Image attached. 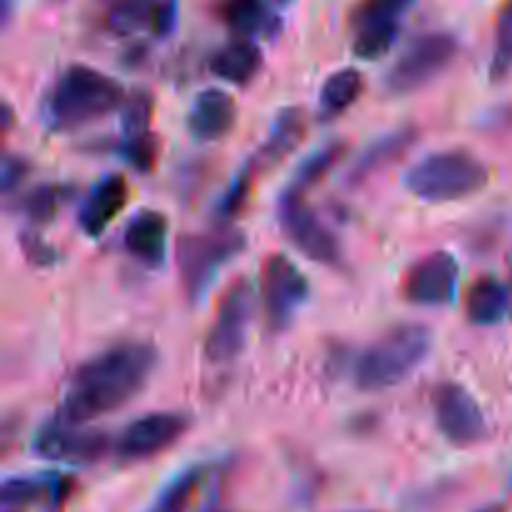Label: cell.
Instances as JSON below:
<instances>
[{
	"label": "cell",
	"mask_w": 512,
	"mask_h": 512,
	"mask_svg": "<svg viewBox=\"0 0 512 512\" xmlns=\"http://www.w3.org/2000/svg\"><path fill=\"white\" fill-rule=\"evenodd\" d=\"M158 350L145 340H123L85 360L70 378L58 408V423L80 425L125 408L148 385Z\"/></svg>",
	"instance_id": "obj_1"
},
{
	"label": "cell",
	"mask_w": 512,
	"mask_h": 512,
	"mask_svg": "<svg viewBox=\"0 0 512 512\" xmlns=\"http://www.w3.org/2000/svg\"><path fill=\"white\" fill-rule=\"evenodd\" d=\"M125 90L118 80L90 65H70L55 80L45 115L53 130H78L123 108Z\"/></svg>",
	"instance_id": "obj_2"
},
{
	"label": "cell",
	"mask_w": 512,
	"mask_h": 512,
	"mask_svg": "<svg viewBox=\"0 0 512 512\" xmlns=\"http://www.w3.org/2000/svg\"><path fill=\"white\" fill-rule=\"evenodd\" d=\"M430 348H433V330L428 325H395L360 355L355 385L363 393L395 388L428 358Z\"/></svg>",
	"instance_id": "obj_3"
},
{
	"label": "cell",
	"mask_w": 512,
	"mask_h": 512,
	"mask_svg": "<svg viewBox=\"0 0 512 512\" xmlns=\"http://www.w3.org/2000/svg\"><path fill=\"white\" fill-rule=\"evenodd\" d=\"M403 183L423 203H455L480 193L490 183V170L470 150H438L418 160Z\"/></svg>",
	"instance_id": "obj_4"
},
{
	"label": "cell",
	"mask_w": 512,
	"mask_h": 512,
	"mask_svg": "<svg viewBox=\"0 0 512 512\" xmlns=\"http://www.w3.org/2000/svg\"><path fill=\"white\" fill-rule=\"evenodd\" d=\"M240 250H245V233L233 228H220L215 233L180 238L178 270L190 303L203 300L218 270H223Z\"/></svg>",
	"instance_id": "obj_5"
},
{
	"label": "cell",
	"mask_w": 512,
	"mask_h": 512,
	"mask_svg": "<svg viewBox=\"0 0 512 512\" xmlns=\"http://www.w3.org/2000/svg\"><path fill=\"white\" fill-rule=\"evenodd\" d=\"M255 315V290L250 280L240 278L225 290L220 298L218 313H215L213 325L205 335V358L210 363H230L238 358L248 340L250 325Z\"/></svg>",
	"instance_id": "obj_6"
},
{
	"label": "cell",
	"mask_w": 512,
	"mask_h": 512,
	"mask_svg": "<svg viewBox=\"0 0 512 512\" xmlns=\"http://www.w3.org/2000/svg\"><path fill=\"white\" fill-rule=\"evenodd\" d=\"M458 55V40L450 33H428L408 45L390 68L385 85L390 93L408 95L438 78Z\"/></svg>",
	"instance_id": "obj_7"
},
{
	"label": "cell",
	"mask_w": 512,
	"mask_h": 512,
	"mask_svg": "<svg viewBox=\"0 0 512 512\" xmlns=\"http://www.w3.org/2000/svg\"><path fill=\"white\" fill-rule=\"evenodd\" d=\"M310 295V283L303 270L288 255H270L263 265L260 278V300H263L265 323L270 330L280 333L295 320Z\"/></svg>",
	"instance_id": "obj_8"
},
{
	"label": "cell",
	"mask_w": 512,
	"mask_h": 512,
	"mask_svg": "<svg viewBox=\"0 0 512 512\" xmlns=\"http://www.w3.org/2000/svg\"><path fill=\"white\" fill-rule=\"evenodd\" d=\"M280 225H283V233L288 235L290 243L308 260L328 265V268H338L343 263L335 235L305 205L303 193H298V190H285L283 198H280Z\"/></svg>",
	"instance_id": "obj_9"
},
{
	"label": "cell",
	"mask_w": 512,
	"mask_h": 512,
	"mask_svg": "<svg viewBox=\"0 0 512 512\" xmlns=\"http://www.w3.org/2000/svg\"><path fill=\"white\" fill-rule=\"evenodd\" d=\"M433 413L440 433L455 448H473L488 438V418L468 388L443 383L433 393Z\"/></svg>",
	"instance_id": "obj_10"
},
{
	"label": "cell",
	"mask_w": 512,
	"mask_h": 512,
	"mask_svg": "<svg viewBox=\"0 0 512 512\" xmlns=\"http://www.w3.org/2000/svg\"><path fill=\"white\" fill-rule=\"evenodd\" d=\"M190 428V418L178 410H158L135 418L123 428L118 438V458L125 463L150 460L173 448Z\"/></svg>",
	"instance_id": "obj_11"
},
{
	"label": "cell",
	"mask_w": 512,
	"mask_h": 512,
	"mask_svg": "<svg viewBox=\"0 0 512 512\" xmlns=\"http://www.w3.org/2000/svg\"><path fill=\"white\" fill-rule=\"evenodd\" d=\"M413 0H363L353 15V53L363 60H378L395 45L405 10Z\"/></svg>",
	"instance_id": "obj_12"
},
{
	"label": "cell",
	"mask_w": 512,
	"mask_h": 512,
	"mask_svg": "<svg viewBox=\"0 0 512 512\" xmlns=\"http://www.w3.org/2000/svg\"><path fill=\"white\" fill-rule=\"evenodd\" d=\"M460 265L453 253H430L420 258L413 268L405 273L403 295L410 305L418 308H445L455 303L458 295Z\"/></svg>",
	"instance_id": "obj_13"
},
{
	"label": "cell",
	"mask_w": 512,
	"mask_h": 512,
	"mask_svg": "<svg viewBox=\"0 0 512 512\" xmlns=\"http://www.w3.org/2000/svg\"><path fill=\"white\" fill-rule=\"evenodd\" d=\"M33 448L43 458L60 460V463H95L108 450V435L55 420L35 435Z\"/></svg>",
	"instance_id": "obj_14"
},
{
	"label": "cell",
	"mask_w": 512,
	"mask_h": 512,
	"mask_svg": "<svg viewBox=\"0 0 512 512\" xmlns=\"http://www.w3.org/2000/svg\"><path fill=\"white\" fill-rule=\"evenodd\" d=\"M235 118H238L235 100L225 90L208 88L198 93V98L190 105L188 130L195 140L213 143V140H223L233 130Z\"/></svg>",
	"instance_id": "obj_15"
},
{
	"label": "cell",
	"mask_w": 512,
	"mask_h": 512,
	"mask_svg": "<svg viewBox=\"0 0 512 512\" xmlns=\"http://www.w3.org/2000/svg\"><path fill=\"white\" fill-rule=\"evenodd\" d=\"M165 245H168V218L160 210H140L125 225L123 248L138 263L148 265V268L163 265Z\"/></svg>",
	"instance_id": "obj_16"
},
{
	"label": "cell",
	"mask_w": 512,
	"mask_h": 512,
	"mask_svg": "<svg viewBox=\"0 0 512 512\" xmlns=\"http://www.w3.org/2000/svg\"><path fill=\"white\" fill-rule=\"evenodd\" d=\"M128 203V183L123 175H105L88 193L80 208V228L90 238H98L110 228L120 210Z\"/></svg>",
	"instance_id": "obj_17"
},
{
	"label": "cell",
	"mask_w": 512,
	"mask_h": 512,
	"mask_svg": "<svg viewBox=\"0 0 512 512\" xmlns=\"http://www.w3.org/2000/svg\"><path fill=\"white\" fill-rule=\"evenodd\" d=\"M418 138V130L413 125H403V128H395L390 133L375 138L363 153L358 155V160L353 163V168L348 170V185H360L368 178H373L375 173L385 170L388 165H393L395 160L403 153H408L410 145Z\"/></svg>",
	"instance_id": "obj_18"
},
{
	"label": "cell",
	"mask_w": 512,
	"mask_h": 512,
	"mask_svg": "<svg viewBox=\"0 0 512 512\" xmlns=\"http://www.w3.org/2000/svg\"><path fill=\"white\" fill-rule=\"evenodd\" d=\"M305 135V113L300 108H283L275 115V123L270 128L268 140L263 143V148L258 150L253 160H250V168L258 173L260 170L270 168V165L280 163L283 158H288L298 143Z\"/></svg>",
	"instance_id": "obj_19"
},
{
	"label": "cell",
	"mask_w": 512,
	"mask_h": 512,
	"mask_svg": "<svg viewBox=\"0 0 512 512\" xmlns=\"http://www.w3.org/2000/svg\"><path fill=\"white\" fill-rule=\"evenodd\" d=\"M263 65V53L250 38H235L210 58V73L230 85H248Z\"/></svg>",
	"instance_id": "obj_20"
},
{
	"label": "cell",
	"mask_w": 512,
	"mask_h": 512,
	"mask_svg": "<svg viewBox=\"0 0 512 512\" xmlns=\"http://www.w3.org/2000/svg\"><path fill=\"white\" fill-rule=\"evenodd\" d=\"M273 0H220V20L230 30L240 33V38H250L255 33H275L278 15L273 13Z\"/></svg>",
	"instance_id": "obj_21"
},
{
	"label": "cell",
	"mask_w": 512,
	"mask_h": 512,
	"mask_svg": "<svg viewBox=\"0 0 512 512\" xmlns=\"http://www.w3.org/2000/svg\"><path fill=\"white\" fill-rule=\"evenodd\" d=\"M510 308V293L500 280L485 278L475 280L473 288L465 295V315L473 325L488 328V325L503 323Z\"/></svg>",
	"instance_id": "obj_22"
},
{
	"label": "cell",
	"mask_w": 512,
	"mask_h": 512,
	"mask_svg": "<svg viewBox=\"0 0 512 512\" xmlns=\"http://www.w3.org/2000/svg\"><path fill=\"white\" fill-rule=\"evenodd\" d=\"M365 90V78L358 68H340L320 88L318 113L323 120H335L348 113Z\"/></svg>",
	"instance_id": "obj_23"
},
{
	"label": "cell",
	"mask_w": 512,
	"mask_h": 512,
	"mask_svg": "<svg viewBox=\"0 0 512 512\" xmlns=\"http://www.w3.org/2000/svg\"><path fill=\"white\" fill-rule=\"evenodd\" d=\"M208 468L205 465H190L183 473L175 475L168 485L158 493V498L153 500L145 512H188L193 505L195 493L203 485Z\"/></svg>",
	"instance_id": "obj_24"
},
{
	"label": "cell",
	"mask_w": 512,
	"mask_h": 512,
	"mask_svg": "<svg viewBox=\"0 0 512 512\" xmlns=\"http://www.w3.org/2000/svg\"><path fill=\"white\" fill-rule=\"evenodd\" d=\"M158 0H118L105 15V25L115 35H133L148 25Z\"/></svg>",
	"instance_id": "obj_25"
},
{
	"label": "cell",
	"mask_w": 512,
	"mask_h": 512,
	"mask_svg": "<svg viewBox=\"0 0 512 512\" xmlns=\"http://www.w3.org/2000/svg\"><path fill=\"white\" fill-rule=\"evenodd\" d=\"M70 190L65 185H38L30 193L23 195L20 200V210L25 213V218L33 220V223H50V220L58 215V210L63 208V203L68 200Z\"/></svg>",
	"instance_id": "obj_26"
},
{
	"label": "cell",
	"mask_w": 512,
	"mask_h": 512,
	"mask_svg": "<svg viewBox=\"0 0 512 512\" xmlns=\"http://www.w3.org/2000/svg\"><path fill=\"white\" fill-rule=\"evenodd\" d=\"M508 78H512V0L503 5L498 15L493 60H490V80L505 83Z\"/></svg>",
	"instance_id": "obj_27"
},
{
	"label": "cell",
	"mask_w": 512,
	"mask_h": 512,
	"mask_svg": "<svg viewBox=\"0 0 512 512\" xmlns=\"http://www.w3.org/2000/svg\"><path fill=\"white\" fill-rule=\"evenodd\" d=\"M48 483L38 478H20V475H13V478L3 480V493H0V500H3V512H25L33 508L35 503L43 500V495H48Z\"/></svg>",
	"instance_id": "obj_28"
},
{
	"label": "cell",
	"mask_w": 512,
	"mask_h": 512,
	"mask_svg": "<svg viewBox=\"0 0 512 512\" xmlns=\"http://www.w3.org/2000/svg\"><path fill=\"white\" fill-rule=\"evenodd\" d=\"M343 153H345L343 143H330V145H325V148L315 150V153L308 155V158H305V163L298 168L290 190H298V193H303L305 188H310L313 183H318V180L325 178V173H328V170L338 163V158Z\"/></svg>",
	"instance_id": "obj_29"
},
{
	"label": "cell",
	"mask_w": 512,
	"mask_h": 512,
	"mask_svg": "<svg viewBox=\"0 0 512 512\" xmlns=\"http://www.w3.org/2000/svg\"><path fill=\"white\" fill-rule=\"evenodd\" d=\"M150 118H153V98L145 90H135L123 103V135L125 140L150 135Z\"/></svg>",
	"instance_id": "obj_30"
},
{
	"label": "cell",
	"mask_w": 512,
	"mask_h": 512,
	"mask_svg": "<svg viewBox=\"0 0 512 512\" xmlns=\"http://www.w3.org/2000/svg\"><path fill=\"white\" fill-rule=\"evenodd\" d=\"M253 178H255V170L250 168V163L243 173L235 175L233 185H230L228 193L223 195V200H220V205H218V213L223 215V218H233V215L243 208L245 200H248L250 183H253Z\"/></svg>",
	"instance_id": "obj_31"
},
{
	"label": "cell",
	"mask_w": 512,
	"mask_h": 512,
	"mask_svg": "<svg viewBox=\"0 0 512 512\" xmlns=\"http://www.w3.org/2000/svg\"><path fill=\"white\" fill-rule=\"evenodd\" d=\"M125 155L133 163V168L150 170L155 163V155H158V143H155L153 135H140V138L125 140Z\"/></svg>",
	"instance_id": "obj_32"
},
{
	"label": "cell",
	"mask_w": 512,
	"mask_h": 512,
	"mask_svg": "<svg viewBox=\"0 0 512 512\" xmlns=\"http://www.w3.org/2000/svg\"><path fill=\"white\" fill-rule=\"evenodd\" d=\"M178 23V0H158L150 18V33L155 38H168Z\"/></svg>",
	"instance_id": "obj_33"
},
{
	"label": "cell",
	"mask_w": 512,
	"mask_h": 512,
	"mask_svg": "<svg viewBox=\"0 0 512 512\" xmlns=\"http://www.w3.org/2000/svg\"><path fill=\"white\" fill-rule=\"evenodd\" d=\"M30 173V163L20 155H5L3 158V170H0V183H3V193L13 195L15 188H20L25 178Z\"/></svg>",
	"instance_id": "obj_34"
},
{
	"label": "cell",
	"mask_w": 512,
	"mask_h": 512,
	"mask_svg": "<svg viewBox=\"0 0 512 512\" xmlns=\"http://www.w3.org/2000/svg\"><path fill=\"white\" fill-rule=\"evenodd\" d=\"M20 245H23L25 258H28L33 265H40V268H48V265H53L55 260H58L55 250L50 248L45 240H40L38 235L23 233L20 235Z\"/></svg>",
	"instance_id": "obj_35"
},
{
	"label": "cell",
	"mask_w": 512,
	"mask_h": 512,
	"mask_svg": "<svg viewBox=\"0 0 512 512\" xmlns=\"http://www.w3.org/2000/svg\"><path fill=\"white\" fill-rule=\"evenodd\" d=\"M10 123H13V110H10V105L5 103V113H3V130H5V133H8Z\"/></svg>",
	"instance_id": "obj_36"
},
{
	"label": "cell",
	"mask_w": 512,
	"mask_h": 512,
	"mask_svg": "<svg viewBox=\"0 0 512 512\" xmlns=\"http://www.w3.org/2000/svg\"><path fill=\"white\" fill-rule=\"evenodd\" d=\"M10 20V0H3V23Z\"/></svg>",
	"instance_id": "obj_37"
},
{
	"label": "cell",
	"mask_w": 512,
	"mask_h": 512,
	"mask_svg": "<svg viewBox=\"0 0 512 512\" xmlns=\"http://www.w3.org/2000/svg\"><path fill=\"white\" fill-rule=\"evenodd\" d=\"M478 512H505V505H488V508H480Z\"/></svg>",
	"instance_id": "obj_38"
},
{
	"label": "cell",
	"mask_w": 512,
	"mask_h": 512,
	"mask_svg": "<svg viewBox=\"0 0 512 512\" xmlns=\"http://www.w3.org/2000/svg\"><path fill=\"white\" fill-rule=\"evenodd\" d=\"M273 3H275V5H288L290 0H273Z\"/></svg>",
	"instance_id": "obj_39"
},
{
	"label": "cell",
	"mask_w": 512,
	"mask_h": 512,
	"mask_svg": "<svg viewBox=\"0 0 512 512\" xmlns=\"http://www.w3.org/2000/svg\"><path fill=\"white\" fill-rule=\"evenodd\" d=\"M208 512H228V510H208Z\"/></svg>",
	"instance_id": "obj_40"
}]
</instances>
